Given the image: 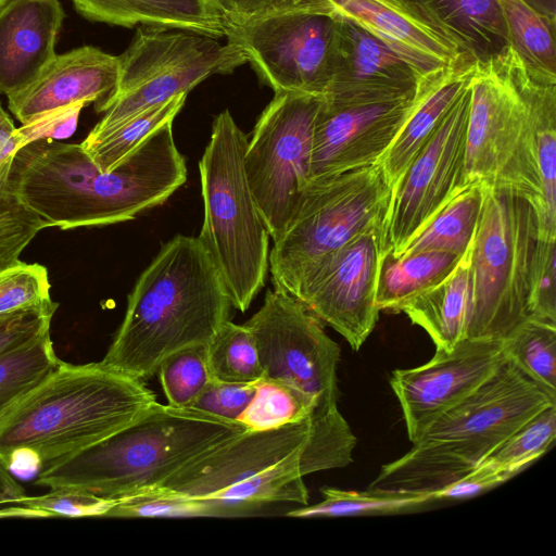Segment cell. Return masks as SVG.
I'll return each mask as SVG.
<instances>
[{
  "instance_id": "obj_1",
  "label": "cell",
  "mask_w": 556,
  "mask_h": 556,
  "mask_svg": "<svg viewBox=\"0 0 556 556\" xmlns=\"http://www.w3.org/2000/svg\"><path fill=\"white\" fill-rule=\"evenodd\" d=\"M187 180L173 122L143 141L114 169L101 170L81 144L53 139L15 151L10 181L46 227L63 230L128 222L164 203Z\"/></svg>"
},
{
  "instance_id": "obj_2",
  "label": "cell",
  "mask_w": 556,
  "mask_h": 556,
  "mask_svg": "<svg viewBox=\"0 0 556 556\" xmlns=\"http://www.w3.org/2000/svg\"><path fill=\"white\" fill-rule=\"evenodd\" d=\"M355 446L354 435L313 426L312 417L276 429L247 430L142 492L189 501L201 517L244 516L275 503L304 506L308 491L303 478L348 466Z\"/></svg>"
},
{
  "instance_id": "obj_3",
  "label": "cell",
  "mask_w": 556,
  "mask_h": 556,
  "mask_svg": "<svg viewBox=\"0 0 556 556\" xmlns=\"http://www.w3.org/2000/svg\"><path fill=\"white\" fill-rule=\"evenodd\" d=\"M232 307L220 273L198 237L177 235L137 279L101 363L144 381L169 355L207 345Z\"/></svg>"
},
{
  "instance_id": "obj_4",
  "label": "cell",
  "mask_w": 556,
  "mask_h": 556,
  "mask_svg": "<svg viewBox=\"0 0 556 556\" xmlns=\"http://www.w3.org/2000/svg\"><path fill=\"white\" fill-rule=\"evenodd\" d=\"M155 402L143 380L101 362H63L0 420V456L14 476L38 475L128 425Z\"/></svg>"
},
{
  "instance_id": "obj_5",
  "label": "cell",
  "mask_w": 556,
  "mask_h": 556,
  "mask_svg": "<svg viewBox=\"0 0 556 556\" xmlns=\"http://www.w3.org/2000/svg\"><path fill=\"white\" fill-rule=\"evenodd\" d=\"M247 430L239 421L156 401L109 437L40 471L35 483L117 501L161 484Z\"/></svg>"
},
{
  "instance_id": "obj_6",
  "label": "cell",
  "mask_w": 556,
  "mask_h": 556,
  "mask_svg": "<svg viewBox=\"0 0 556 556\" xmlns=\"http://www.w3.org/2000/svg\"><path fill=\"white\" fill-rule=\"evenodd\" d=\"M556 395L508 359L472 393L439 416L399 459L386 464L367 490L434 494L475 469Z\"/></svg>"
},
{
  "instance_id": "obj_7",
  "label": "cell",
  "mask_w": 556,
  "mask_h": 556,
  "mask_svg": "<svg viewBox=\"0 0 556 556\" xmlns=\"http://www.w3.org/2000/svg\"><path fill=\"white\" fill-rule=\"evenodd\" d=\"M529 80L530 73L511 46L475 61L464 182L505 188L527 198L535 211L539 238L549 239L532 143Z\"/></svg>"
},
{
  "instance_id": "obj_8",
  "label": "cell",
  "mask_w": 556,
  "mask_h": 556,
  "mask_svg": "<svg viewBox=\"0 0 556 556\" xmlns=\"http://www.w3.org/2000/svg\"><path fill=\"white\" fill-rule=\"evenodd\" d=\"M247 143L224 110L213 121L199 162L204 217L198 239L218 268L233 308L242 313L264 287L270 238L247 179Z\"/></svg>"
},
{
  "instance_id": "obj_9",
  "label": "cell",
  "mask_w": 556,
  "mask_h": 556,
  "mask_svg": "<svg viewBox=\"0 0 556 556\" xmlns=\"http://www.w3.org/2000/svg\"><path fill=\"white\" fill-rule=\"evenodd\" d=\"M539 238L531 202L509 189L484 188L469 249L468 339H504L528 314V286Z\"/></svg>"
},
{
  "instance_id": "obj_10",
  "label": "cell",
  "mask_w": 556,
  "mask_h": 556,
  "mask_svg": "<svg viewBox=\"0 0 556 556\" xmlns=\"http://www.w3.org/2000/svg\"><path fill=\"white\" fill-rule=\"evenodd\" d=\"M391 191L380 163L311 180L269 251L275 289L292 295L321 258L365 232L382 229Z\"/></svg>"
},
{
  "instance_id": "obj_11",
  "label": "cell",
  "mask_w": 556,
  "mask_h": 556,
  "mask_svg": "<svg viewBox=\"0 0 556 556\" xmlns=\"http://www.w3.org/2000/svg\"><path fill=\"white\" fill-rule=\"evenodd\" d=\"M116 89L90 130L98 135L162 104L215 74H230L248 63L230 42L181 30L138 26L128 48L118 55Z\"/></svg>"
},
{
  "instance_id": "obj_12",
  "label": "cell",
  "mask_w": 556,
  "mask_h": 556,
  "mask_svg": "<svg viewBox=\"0 0 556 556\" xmlns=\"http://www.w3.org/2000/svg\"><path fill=\"white\" fill-rule=\"evenodd\" d=\"M321 99L275 92L248 140L247 179L274 241L286 231L309 182L313 132Z\"/></svg>"
},
{
  "instance_id": "obj_13",
  "label": "cell",
  "mask_w": 556,
  "mask_h": 556,
  "mask_svg": "<svg viewBox=\"0 0 556 556\" xmlns=\"http://www.w3.org/2000/svg\"><path fill=\"white\" fill-rule=\"evenodd\" d=\"M244 325L256 342L263 378L308 395L316 404L312 417L339 412L340 346L300 300L279 289L268 290L263 305Z\"/></svg>"
},
{
  "instance_id": "obj_14",
  "label": "cell",
  "mask_w": 556,
  "mask_h": 556,
  "mask_svg": "<svg viewBox=\"0 0 556 556\" xmlns=\"http://www.w3.org/2000/svg\"><path fill=\"white\" fill-rule=\"evenodd\" d=\"M227 42L275 92L324 97L331 78L334 17L303 7L241 21L224 17Z\"/></svg>"
},
{
  "instance_id": "obj_15",
  "label": "cell",
  "mask_w": 556,
  "mask_h": 556,
  "mask_svg": "<svg viewBox=\"0 0 556 556\" xmlns=\"http://www.w3.org/2000/svg\"><path fill=\"white\" fill-rule=\"evenodd\" d=\"M469 83L391 191L382 228V255L399 256L465 187Z\"/></svg>"
},
{
  "instance_id": "obj_16",
  "label": "cell",
  "mask_w": 556,
  "mask_h": 556,
  "mask_svg": "<svg viewBox=\"0 0 556 556\" xmlns=\"http://www.w3.org/2000/svg\"><path fill=\"white\" fill-rule=\"evenodd\" d=\"M382 229L365 232L312 266L292 294L355 351L374 330Z\"/></svg>"
},
{
  "instance_id": "obj_17",
  "label": "cell",
  "mask_w": 556,
  "mask_h": 556,
  "mask_svg": "<svg viewBox=\"0 0 556 556\" xmlns=\"http://www.w3.org/2000/svg\"><path fill=\"white\" fill-rule=\"evenodd\" d=\"M506 359L503 339L465 338L448 351L435 350L421 366L394 370L390 386L401 405L410 442L472 393Z\"/></svg>"
},
{
  "instance_id": "obj_18",
  "label": "cell",
  "mask_w": 556,
  "mask_h": 556,
  "mask_svg": "<svg viewBox=\"0 0 556 556\" xmlns=\"http://www.w3.org/2000/svg\"><path fill=\"white\" fill-rule=\"evenodd\" d=\"M413 96L374 103L333 104L316 115L309 181L380 163L410 114Z\"/></svg>"
},
{
  "instance_id": "obj_19",
  "label": "cell",
  "mask_w": 556,
  "mask_h": 556,
  "mask_svg": "<svg viewBox=\"0 0 556 556\" xmlns=\"http://www.w3.org/2000/svg\"><path fill=\"white\" fill-rule=\"evenodd\" d=\"M303 7L356 24L419 76L466 55L454 37L415 0H303Z\"/></svg>"
},
{
  "instance_id": "obj_20",
  "label": "cell",
  "mask_w": 556,
  "mask_h": 556,
  "mask_svg": "<svg viewBox=\"0 0 556 556\" xmlns=\"http://www.w3.org/2000/svg\"><path fill=\"white\" fill-rule=\"evenodd\" d=\"M419 77L379 39L345 18L334 17L331 78L323 97L326 102L345 105L409 97Z\"/></svg>"
},
{
  "instance_id": "obj_21",
  "label": "cell",
  "mask_w": 556,
  "mask_h": 556,
  "mask_svg": "<svg viewBox=\"0 0 556 556\" xmlns=\"http://www.w3.org/2000/svg\"><path fill=\"white\" fill-rule=\"evenodd\" d=\"M118 76V56L84 46L55 54L31 84L8 97V105L22 124L75 103L94 102L96 111L101 113L116 89Z\"/></svg>"
},
{
  "instance_id": "obj_22",
  "label": "cell",
  "mask_w": 556,
  "mask_h": 556,
  "mask_svg": "<svg viewBox=\"0 0 556 556\" xmlns=\"http://www.w3.org/2000/svg\"><path fill=\"white\" fill-rule=\"evenodd\" d=\"M64 16L59 0H7L0 8V93L26 88L54 58Z\"/></svg>"
},
{
  "instance_id": "obj_23",
  "label": "cell",
  "mask_w": 556,
  "mask_h": 556,
  "mask_svg": "<svg viewBox=\"0 0 556 556\" xmlns=\"http://www.w3.org/2000/svg\"><path fill=\"white\" fill-rule=\"evenodd\" d=\"M475 61L466 54L419 77L414 108L380 162L391 188L468 85Z\"/></svg>"
},
{
  "instance_id": "obj_24",
  "label": "cell",
  "mask_w": 556,
  "mask_h": 556,
  "mask_svg": "<svg viewBox=\"0 0 556 556\" xmlns=\"http://www.w3.org/2000/svg\"><path fill=\"white\" fill-rule=\"evenodd\" d=\"M84 17L123 27L148 26L225 37L224 16L212 0H72Z\"/></svg>"
},
{
  "instance_id": "obj_25",
  "label": "cell",
  "mask_w": 556,
  "mask_h": 556,
  "mask_svg": "<svg viewBox=\"0 0 556 556\" xmlns=\"http://www.w3.org/2000/svg\"><path fill=\"white\" fill-rule=\"evenodd\" d=\"M470 307L468 250L445 279L412 298L402 305L400 312L426 330L437 350L448 351L465 339Z\"/></svg>"
},
{
  "instance_id": "obj_26",
  "label": "cell",
  "mask_w": 556,
  "mask_h": 556,
  "mask_svg": "<svg viewBox=\"0 0 556 556\" xmlns=\"http://www.w3.org/2000/svg\"><path fill=\"white\" fill-rule=\"evenodd\" d=\"M476 61L490 59L509 43L508 33L496 0H415Z\"/></svg>"
},
{
  "instance_id": "obj_27",
  "label": "cell",
  "mask_w": 556,
  "mask_h": 556,
  "mask_svg": "<svg viewBox=\"0 0 556 556\" xmlns=\"http://www.w3.org/2000/svg\"><path fill=\"white\" fill-rule=\"evenodd\" d=\"M464 255L439 250L400 256L382 255L376 291L377 307L400 312L412 298L445 279Z\"/></svg>"
},
{
  "instance_id": "obj_28",
  "label": "cell",
  "mask_w": 556,
  "mask_h": 556,
  "mask_svg": "<svg viewBox=\"0 0 556 556\" xmlns=\"http://www.w3.org/2000/svg\"><path fill=\"white\" fill-rule=\"evenodd\" d=\"M20 141L13 121L0 104V269L17 262L45 223L20 200L10 181Z\"/></svg>"
},
{
  "instance_id": "obj_29",
  "label": "cell",
  "mask_w": 556,
  "mask_h": 556,
  "mask_svg": "<svg viewBox=\"0 0 556 556\" xmlns=\"http://www.w3.org/2000/svg\"><path fill=\"white\" fill-rule=\"evenodd\" d=\"M528 97L546 235L553 239L556 238V83L536 79L530 74Z\"/></svg>"
},
{
  "instance_id": "obj_30",
  "label": "cell",
  "mask_w": 556,
  "mask_h": 556,
  "mask_svg": "<svg viewBox=\"0 0 556 556\" xmlns=\"http://www.w3.org/2000/svg\"><path fill=\"white\" fill-rule=\"evenodd\" d=\"M509 43L536 79L556 83L555 25L523 0H496Z\"/></svg>"
},
{
  "instance_id": "obj_31",
  "label": "cell",
  "mask_w": 556,
  "mask_h": 556,
  "mask_svg": "<svg viewBox=\"0 0 556 556\" xmlns=\"http://www.w3.org/2000/svg\"><path fill=\"white\" fill-rule=\"evenodd\" d=\"M483 198L484 187L471 185L464 188L414 237L400 255L427 250L466 254L476 233Z\"/></svg>"
},
{
  "instance_id": "obj_32",
  "label": "cell",
  "mask_w": 556,
  "mask_h": 556,
  "mask_svg": "<svg viewBox=\"0 0 556 556\" xmlns=\"http://www.w3.org/2000/svg\"><path fill=\"white\" fill-rule=\"evenodd\" d=\"M187 96H176L104 132L88 134L80 144L101 170H112L155 131L173 122Z\"/></svg>"
},
{
  "instance_id": "obj_33",
  "label": "cell",
  "mask_w": 556,
  "mask_h": 556,
  "mask_svg": "<svg viewBox=\"0 0 556 556\" xmlns=\"http://www.w3.org/2000/svg\"><path fill=\"white\" fill-rule=\"evenodd\" d=\"M503 341L506 358L556 395V324L528 316Z\"/></svg>"
},
{
  "instance_id": "obj_34",
  "label": "cell",
  "mask_w": 556,
  "mask_h": 556,
  "mask_svg": "<svg viewBox=\"0 0 556 556\" xmlns=\"http://www.w3.org/2000/svg\"><path fill=\"white\" fill-rule=\"evenodd\" d=\"M63 361L50 332L0 358V420Z\"/></svg>"
},
{
  "instance_id": "obj_35",
  "label": "cell",
  "mask_w": 556,
  "mask_h": 556,
  "mask_svg": "<svg viewBox=\"0 0 556 556\" xmlns=\"http://www.w3.org/2000/svg\"><path fill=\"white\" fill-rule=\"evenodd\" d=\"M212 379L255 382L263 378L256 342L249 328L227 320L205 346Z\"/></svg>"
},
{
  "instance_id": "obj_36",
  "label": "cell",
  "mask_w": 556,
  "mask_h": 556,
  "mask_svg": "<svg viewBox=\"0 0 556 556\" xmlns=\"http://www.w3.org/2000/svg\"><path fill=\"white\" fill-rule=\"evenodd\" d=\"M324 500L314 505L292 509L289 517H342L393 514L412 509L433 500L427 494L345 491L336 488L320 490Z\"/></svg>"
},
{
  "instance_id": "obj_37",
  "label": "cell",
  "mask_w": 556,
  "mask_h": 556,
  "mask_svg": "<svg viewBox=\"0 0 556 556\" xmlns=\"http://www.w3.org/2000/svg\"><path fill=\"white\" fill-rule=\"evenodd\" d=\"M315 402L302 391L280 381L262 378L255 394L238 421L248 430L280 428L311 418Z\"/></svg>"
},
{
  "instance_id": "obj_38",
  "label": "cell",
  "mask_w": 556,
  "mask_h": 556,
  "mask_svg": "<svg viewBox=\"0 0 556 556\" xmlns=\"http://www.w3.org/2000/svg\"><path fill=\"white\" fill-rule=\"evenodd\" d=\"M555 435L556 404L528 419L482 462L518 473L546 452Z\"/></svg>"
},
{
  "instance_id": "obj_39",
  "label": "cell",
  "mask_w": 556,
  "mask_h": 556,
  "mask_svg": "<svg viewBox=\"0 0 556 556\" xmlns=\"http://www.w3.org/2000/svg\"><path fill=\"white\" fill-rule=\"evenodd\" d=\"M205 346L180 350L160 364L155 375L159 376L167 404L192 407L211 382Z\"/></svg>"
},
{
  "instance_id": "obj_40",
  "label": "cell",
  "mask_w": 556,
  "mask_h": 556,
  "mask_svg": "<svg viewBox=\"0 0 556 556\" xmlns=\"http://www.w3.org/2000/svg\"><path fill=\"white\" fill-rule=\"evenodd\" d=\"M115 503V500H108L80 491L51 489V492L43 495H24L8 503L9 505L0 508V518L105 517Z\"/></svg>"
},
{
  "instance_id": "obj_41",
  "label": "cell",
  "mask_w": 556,
  "mask_h": 556,
  "mask_svg": "<svg viewBox=\"0 0 556 556\" xmlns=\"http://www.w3.org/2000/svg\"><path fill=\"white\" fill-rule=\"evenodd\" d=\"M48 270L17 261L0 269V314L51 301Z\"/></svg>"
},
{
  "instance_id": "obj_42",
  "label": "cell",
  "mask_w": 556,
  "mask_h": 556,
  "mask_svg": "<svg viewBox=\"0 0 556 556\" xmlns=\"http://www.w3.org/2000/svg\"><path fill=\"white\" fill-rule=\"evenodd\" d=\"M556 239L538 238L532 256L528 314L530 317L556 324Z\"/></svg>"
},
{
  "instance_id": "obj_43",
  "label": "cell",
  "mask_w": 556,
  "mask_h": 556,
  "mask_svg": "<svg viewBox=\"0 0 556 556\" xmlns=\"http://www.w3.org/2000/svg\"><path fill=\"white\" fill-rule=\"evenodd\" d=\"M59 303L52 300L36 306L0 314V358L50 332Z\"/></svg>"
},
{
  "instance_id": "obj_44",
  "label": "cell",
  "mask_w": 556,
  "mask_h": 556,
  "mask_svg": "<svg viewBox=\"0 0 556 556\" xmlns=\"http://www.w3.org/2000/svg\"><path fill=\"white\" fill-rule=\"evenodd\" d=\"M256 382H226L212 379L191 408L238 421L255 394Z\"/></svg>"
},
{
  "instance_id": "obj_45",
  "label": "cell",
  "mask_w": 556,
  "mask_h": 556,
  "mask_svg": "<svg viewBox=\"0 0 556 556\" xmlns=\"http://www.w3.org/2000/svg\"><path fill=\"white\" fill-rule=\"evenodd\" d=\"M85 105L75 103L55 109L16 127L20 148L36 140H59L70 137L76 129L79 113Z\"/></svg>"
},
{
  "instance_id": "obj_46",
  "label": "cell",
  "mask_w": 556,
  "mask_h": 556,
  "mask_svg": "<svg viewBox=\"0 0 556 556\" xmlns=\"http://www.w3.org/2000/svg\"><path fill=\"white\" fill-rule=\"evenodd\" d=\"M516 473L509 469L480 463L468 475L434 494V500L466 498L492 489Z\"/></svg>"
},
{
  "instance_id": "obj_47",
  "label": "cell",
  "mask_w": 556,
  "mask_h": 556,
  "mask_svg": "<svg viewBox=\"0 0 556 556\" xmlns=\"http://www.w3.org/2000/svg\"><path fill=\"white\" fill-rule=\"evenodd\" d=\"M225 18L248 20L269 13L302 8L303 0H212Z\"/></svg>"
},
{
  "instance_id": "obj_48",
  "label": "cell",
  "mask_w": 556,
  "mask_h": 556,
  "mask_svg": "<svg viewBox=\"0 0 556 556\" xmlns=\"http://www.w3.org/2000/svg\"><path fill=\"white\" fill-rule=\"evenodd\" d=\"M26 495L24 488L0 456V505L11 503Z\"/></svg>"
},
{
  "instance_id": "obj_49",
  "label": "cell",
  "mask_w": 556,
  "mask_h": 556,
  "mask_svg": "<svg viewBox=\"0 0 556 556\" xmlns=\"http://www.w3.org/2000/svg\"><path fill=\"white\" fill-rule=\"evenodd\" d=\"M534 10L547 16L552 21H556V0H523Z\"/></svg>"
},
{
  "instance_id": "obj_50",
  "label": "cell",
  "mask_w": 556,
  "mask_h": 556,
  "mask_svg": "<svg viewBox=\"0 0 556 556\" xmlns=\"http://www.w3.org/2000/svg\"><path fill=\"white\" fill-rule=\"evenodd\" d=\"M7 2V0H0V8Z\"/></svg>"
}]
</instances>
